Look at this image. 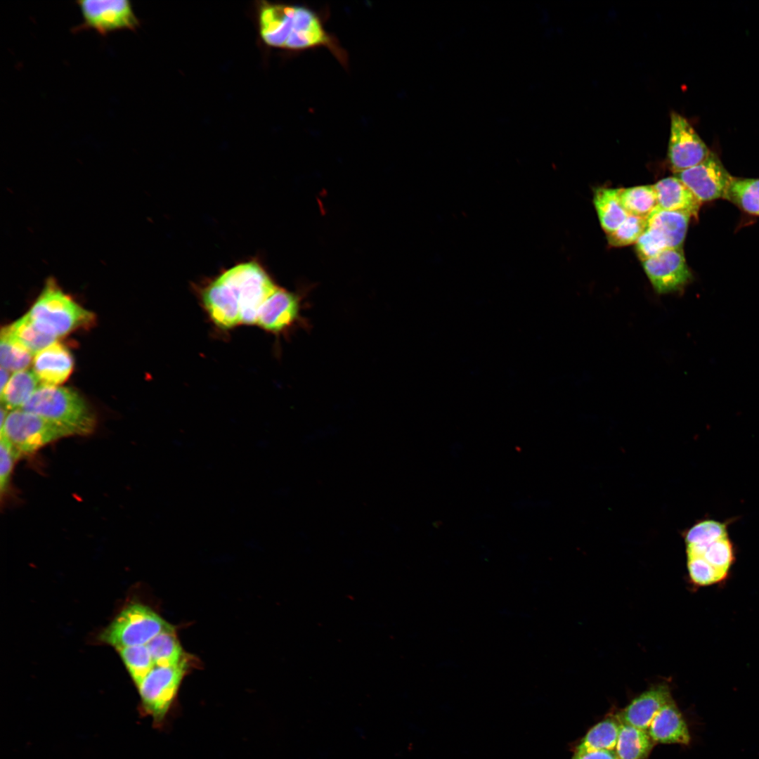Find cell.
<instances>
[{"label":"cell","instance_id":"cell-31","mask_svg":"<svg viewBox=\"0 0 759 759\" xmlns=\"http://www.w3.org/2000/svg\"><path fill=\"white\" fill-rule=\"evenodd\" d=\"M701 555L715 569L728 574L735 560V549L727 536L708 545Z\"/></svg>","mask_w":759,"mask_h":759},{"label":"cell","instance_id":"cell-24","mask_svg":"<svg viewBox=\"0 0 759 759\" xmlns=\"http://www.w3.org/2000/svg\"><path fill=\"white\" fill-rule=\"evenodd\" d=\"M619 722L608 718L595 725L575 747L574 752L614 750L621 725Z\"/></svg>","mask_w":759,"mask_h":759},{"label":"cell","instance_id":"cell-22","mask_svg":"<svg viewBox=\"0 0 759 759\" xmlns=\"http://www.w3.org/2000/svg\"><path fill=\"white\" fill-rule=\"evenodd\" d=\"M729 523L730 521L705 519L694 524L684 533L687 554L701 555L708 545L727 536Z\"/></svg>","mask_w":759,"mask_h":759},{"label":"cell","instance_id":"cell-9","mask_svg":"<svg viewBox=\"0 0 759 759\" xmlns=\"http://www.w3.org/2000/svg\"><path fill=\"white\" fill-rule=\"evenodd\" d=\"M711 152L691 124L678 113L671 112L668 160L674 174L699 164Z\"/></svg>","mask_w":759,"mask_h":759},{"label":"cell","instance_id":"cell-26","mask_svg":"<svg viewBox=\"0 0 759 759\" xmlns=\"http://www.w3.org/2000/svg\"><path fill=\"white\" fill-rule=\"evenodd\" d=\"M618 197L628 215L648 219L658 207L653 185L618 189Z\"/></svg>","mask_w":759,"mask_h":759},{"label":"cell","instance_id":"cell-33","mask_svg":"<svg viewBox=\"0 0 759 759\" xmlns=\"http://www.w3.org/2000/svg\"><path fill=\"white\" fill-rule=\"evenodd\" d=\"M668 248L663 235L649 226L635 242L636 252L642 261L652 258Z\"/></svg>","mask_w":759,"mask_h":759},{"label":"cell","instance_id":"cell-13","mask_svg":"<svg viewBox=\"0 0 759 759\" xmlns=\"http://www.w3.org/2000/svg\"><path fill=\"white\" fill-rule=\"evenodd\" d=\"M32 365L41 385L58 387L71 375L74 360L68 349L56 342L35 354Z\"/></svg>","mask_w":759,"mask_h":759},{"label":"cell","instance_id":"cell-5","mask_svg":"<svg viewBox=\"0 0 759 759\" xmlns=\"http://www.w3.org/2000/svg\"><path fill=\"white\" fill-rule=\"evenodd\" d=\"M0 434L8 440L20 456L33 453L58 439L74 435L60 424L22 409L8 413Z\"/></svg>","mask_w":759,"mask_h":759},{"label":"cell","instance_id":"cell-32","mask_svg":"<svg viewBox=\"0 0 759 759\" xmlns=\"http://www.w3.org/2000/svg\"><path fill=\"white\" fill-rule=\"evenodd\" d=\"M647 226V219L628 215L616 231L607 234L608 242L612 247L635 244Z\"/></svg>","mask_w":759,"mask_h":759},{"label":"cell","instance_id":"cell-2","mask_svg":"<svg viewBox=\"0 0 759 759\" xmlns=\"http://www.w3.org/2000/svg\"><path fill=\"white\" fill-rule=\"evenodd\" d=\"M35 325L55 338L89 326L94 315L76 303L50 278L27 313Z\"/></svg>","mask_w":759,"mask_h":759},{"label":"cell","instance_id":"cell-15","mask_svg":"<svg viewBox=\"0 0 759 759\" xmlns=\"http://www.w3.org/2000/svg\"><path fill=\"white\" fill-rule=\"evenodd\" d=\"M295 4L264 3L259 10V27L261 39L271 47L284 49Z\"/></svg>","mask_w":759,"mask_h":759},{"label":"cell","instance_id":"cell-7","mask_svg":"<svg viewBox=\"0 0 759 759\" xmlns=\"http://www.w3.org/2000/svg\"><path fill=\"white\" fill-rule=\"evenodd\" d=\"M303 299L299 293L278 287L261 307L256 325L276 335L309 327V320L302 313Z\"/></svg>","mask_w":759,"mask_h":759},{"label":"cell","instance_id":"cell-3","mask_svg":"<svg viewBox=\"0 0 759 759\" xmlns=\"http://www.w3.org/2000/svg\"><path fill=\"white\" fill-rule=\"evenodd\" d=\"M218 277L228 287L240 307V324H257L259 310L278 285L257 259L237 264Z\"/></svg>","mask_w":759,"mask_h":759},{"label":"cell","instance_id":"cell-18","mask_svg":"<svg viewBox=\"0 0 759 759\" xmlns=\"http://www.w3.org/2000/svg\"><path fill=\"white\" fill-rule=\"evenodd\" d=\"M692 216L684 212L656 208L648 217V226L658 230L668 248H682Z\"/></svg>","mask_w":759,"mask_h":759},{"label":"cell","instance_id":"cell-10","mask_svg":"<svg viewBox=\"0 0 759 759\" xmlns=\"http://www.w3.org/2000/svg\"><path fill=\"white\" fill-rule=\"evenodd\" d=\"M674 174L701 202L726 198L734 178L713 152L699 164Z\"/></svg>","mask_w":759,"mask_h":759},{"label":"cell","instance_id":"cell-17","mask_svg":"<svg viewBox=\"0 0 759 759\" xmlns=\"http://www.w3.org/2000/svg\"><path fill=\"white\" fill-rule=\"evenodd\" d=\"M658 208L668 211L684 212L696 218L701 202L677 177L670 176L653 185Z\"/></svg>","mask_w":759,"mask_h":759},{"label":"cell","instance_id":"cell-12","mask_svg":"<svg viewBox=\"0 0 759 759\" xmlns=\"http://www.w3.org/2000/svg\"><path fill=\"white\" fill-rule=\"evenodd\" d=\"M199 294L202 307L214 325L227 330L241 325L238 302L217 275L208 281Z\"/></svg>","mask_w":759,"mask_h":759},{"label":"cell","instance_id":"cell-19","mask_svg":"<svg viewBox=\"0 0 759 759\" xmlns=\"http://www.w3.org/2000/svg\"><path fill=\"white\" fill-rule=\"evenodd\" d=\"M593 203L601 226L606 234L616 231L628 216L621 204L618 189L597 188Z\"/></svg>","mask_w":759,"mask_h":759},{"label":"cell","instance_id":"cell-27","mask_svg":"<svg viewBox=\"0 0 759 759\" xmlns=\"http://www.w3.org/2000/svg\"><path fill=\"white\" fill-rule=\"evenodd\" d=\"M726 199L746 212L759 216V179L733 178Z\"/></svg>","mask_w":759,"mask_h":759},{"label":"cell","instance_id":"cell-30","mask_svg":"<svg viewBox=\"0 0 759 759\" xmlns=\"http://www.w3.org/2000/svg\"><path fill=\"white\" fill-rule=\"evenodd\" d=\"M687 555V569L692 583L697 586H708L724 580L726 574L713 566L702 555Z\"/></svg>","mask_w":759,"mask_h":759},{"label":"cell","instance_id":"cell-14","mask_svg":"<svg viewBox=\"0 0 759 759\" xmlns=\"http://www.w3.org/2000/svg\"><path fill=\"white\" fill-rule=\"evenodd\" d=\"M673 700L669 686L660 683L634 699L619 714L621 723L647 730L655 715Z\"/></svg>","mask_w":759,"mask_h":759},{"label":"cell","instance_id":"cell-36","mask_svg":"<svg viewBox=\"0 0 759 759\" xmlns=\"http://www.w3.org/2000/svg\"><path fill=\"white\" fill-rule=\"evenodd\" d=\"M9 371L1 367L0 371V394L4 391L9 379Z\"/></svg>","mask_w":759,"mask_h":759},{"label":"cell","instance_id":"cell-28","mask_svg":"<svg viewBox=\"0 0 759 759\" xmlns=\"http://www.w3.org/2000/svg\"><path fill=\"white\" fill-rule=\"evenodd\" d=\"M132 680L138 687L155 667L147 645L127 647L117 649Z\"/></svg>","mask_w":759,"mask_h":759},{"label":"cell","instance_id":"cell-35","mask_svg":"<svg viewBox=\"0 0 759 759\" xmlns=\"http://www.w3.org/2000/svg\"><path fill=\"white\" fill-rule=\"evenodd\" d=\"M571 759H619L615 750L574 752Z\"/></svg>","mask_w":759,"mask_h":759},{"label":"cell","instance_id":"cell-6","mask_svg":"<svg viewBox=\"0 0 759 759\" xmlns=\"http://www.w3.org/2000/svg\"><path fill=\"white\" fill-rule=\"evenodd\" d=\"M188 668L186 657L175 666H155L138 687L145 710L157 721L167 713Z\"/></svg>","mask_w":759,"mask_h":759},{"label":"cell","instance_id":"cell-21","mask_svg":"<svg viewBox=\"0 0 759 759\" xmlns=\"http://www.w3.org/2000/svg\"><path fill=\"white\" fill-rule=\"evenodd\" d=\"M1 331L33 356L56 342L57 339L41 331L27 313L10 325L3 327Z\"/></svg>","mask_w":759,"mask_h":759},{"label":"cell","instance_id":"cell-8","mask_svg":"<svg viewBox=\"0 0 759 759\" xmlns=\"http://www.w3.org/2000/svg\"><path fill=\"white\" fill-rule=\"evenodd\" d=\"M77 4L83 19L77 30L89 28L106 35L116 30H136L140 26L128 0H82Z\"/></svg>","mask_w":759,"mask_h":759},{"label":"cell","instance_id":"cell-34","mask_svg":"<svg viewBox=\"0 0 759 759\" xmlns=\"http://www.w3.org/2000/svg\"><path fill=\"white\" fill-rule=\"evenodd\" d=\"M20 455L4 436L0 441V491L2 496L9 483L14 463Z\"/></svg>","mask_w":759,"mask_h":759},{"label":"cell","instance_id":"cell-16","mask_svg":"<svg viewBox=\"0 0 759 759\" xmlns=\"http://www.w3.org/2000/svg\"><path fill=\"white\" fill-rule=\"evenodd\" d=\"M647 732L655 743L688 745L691 741L687 725L673 700L658 712Z\"/></svg>","mask_w":759,"mask_h":759},{"label":"cell","instance_id":"cell-25","mask_svg":"<svg viewBox=\"0 0 759 759\" xmlns=\"http://www.w3.org/2000/svg\"><path fill=\"white\" fill-rule=\"evenodd\" d=\"M146 645L157 666H175L185 658L173 626L156 635Z\"/></svg>","mask_w":759,"mask_h":759},{"label":"cell","instance_id":"cell-4","mask_svg":"<svg viewBox=\"0 0 759 759\" xmlns=\"http://www.w3.org/2000/svg\"><path fill=\"white\" fill-rule=\"evenodd\" d=\"M171 626L148 606L136 603L124 608L99 637L118 649L146 645Z\"/></svg>","mask_w":759,"mask_h":759},{"label":"cell","instance_id":"cell-11","mask_svg":"<svg viewBox=\"0 0 759 759\" xmlns=\"http://www.w3.org/2000/svg\"><path fill=\"white\" fill-rule=\"evenodd\" d=\"M642 263L652 287L659 294L680 290L692 277L682 248H668Z\"/></svg>","mask_w":759,"mask_h":759},{"label":"cell","instance_id":"cell-29","mask_svg":"<svg viewBox=\"0 0 759 759\" xmlns=\"http://www.w3.org/2000/svg\"><path fill=\"white\" fill-rule=\"evenodd\" d=\"M33 356L29 351L1 331L0 363L1 368L15 372L25 370L33 361L32 360Z\"/></svg>","mask_w":759,"mask_h":759},{"label":"cell","instance_id":"cell-23","mask_svg":"<svg viewBox=\"0 0 759 759\" xmlns=\"http://www.w3.org/2000/svg\"><path fill=\"white\" fill-rule=\"evenodd\" d=\"M38 383L33 371L25 369L14 372L0 394L1 406L8 410L21 408L37 389Z\"/></svg>","mask_w":759,"mask_h":759},{"label":"cell","instance_id":"cell-20","mask_svg":"<svg viewBox=\"0 0 759 759\" xmlns=\"http://www.w3.org/2000/svg\"><path fill=\"white\" fill-rule=\"evenodd\" d=\"M654 744L647 730L621 723L614 750L619 759H647Z\"/></svg>","mask_w":759,"mask_h":759},{"label":"cell","instance_id":"cell-1","mask_svg":"<svg viewBox=\"0 0 759 759\" xmlns=\"http://www.w3.org/2000/svg\"><path fill=\"white\" fill-rule=\"evenodd\" d=\"M20 409L60 424L74 435L89 434L96 427L89 406L70 388L41 385Z\"/></svg>","mask_w":759,"mask_h":759}]
</instances>
